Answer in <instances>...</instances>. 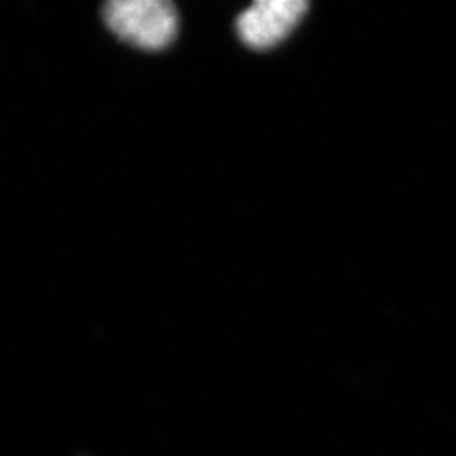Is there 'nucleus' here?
Returning a JSON list of instances; mask_svg holds the SVG:
<instances>
[{
  "instance_id": "obj_2",
  "label": "nucleus",
  "mask_w": 456,
  "mask_h": 456,
  "mask_svg": "<svg viewBox=\"0 0 456 456\" xmlns=\"http://www.w3.org/2000/svg\"><path fill=\"white\" fill-rule=\"evenodd\" d=\"M307 9L305 0H258L238 15V36L248 48H273L302 21Z\"/></svg>"
},
{
  "instance_id": "obj_1",
  "label": "nucleus",
  "mask_w": 456,
  "mask_h": 456,
  "mask_svg": "<svg viewBox=\"0 0 456 456\" xmlns=\"http://www.w3.org/2000/svg\"><path fill=\"white\" fill-rule=\"evenodd\" d=\"M102 15L117 37L145 51L167 48L179 28L176 6L167 0H111Z\"/></svg>"
}]
</instances>
